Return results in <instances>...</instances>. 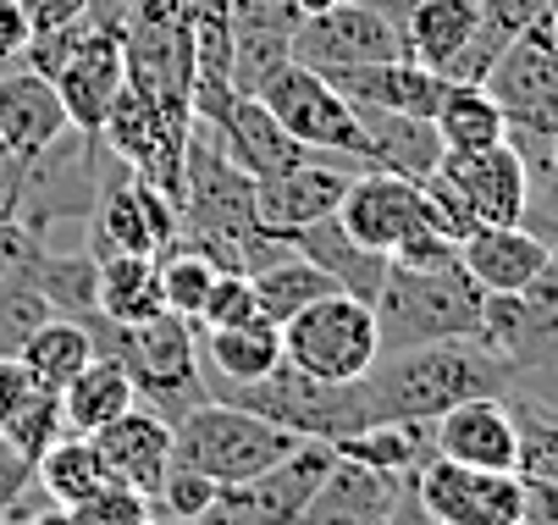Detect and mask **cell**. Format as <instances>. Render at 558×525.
<instances>
[{
    "mask_svg": "<svg viewBox=\"0 0 558 525\" xmlns=\"http://www.w3.org/2000/svg\"><path fill=\"white\" fill-rule=\"evenodd\" d=\"M28 487H34V460H23L12 442H0V514H7Z\"/></svg>",
    "mask_w": 558,
    "mask_h": 525,
    "instance_id": "7dc6e473",
    "label": "cell"
},
{
    "mask_svg": "<svg viewBox=\"0 0 558 525\" xmlns=\"http://www.w3.org/2000/svg\"><path fill=\"white\" fill-rule=\"evenodd\" d=\"M167 310L155 255H106L100 260V316L117 327H144Z\"/></svg>",
    "mask_w": 558,
    "mask_h": 525,
    "instance_id": "1f68e13d",
    "label": "cell"
},
{
    "mask_svg": "<svg viewBox=\"0 0 558 525\" xmlns=\"http://www.w3.org/2000/svg\"><path fill=\"white\" fill-rule=\"evenodd\" d=\"M482 89L493 95V106L504 111L509 127H525V133H553L558 127V45H553L547 12L536 23H525L493 56Z\"/></svg>",
    "mask_w": 558,
    "mask_h": 525,
    "instance_id": "30bf717a",
    "label": "cell"
},
{
    "mask_svg": "<svg viewBox=\"0 0 558 525\" xmlns=\"http://www.w3.org/2000/svg\"><path fill=\"white\" fill-rule=\"evenodd\" d=\"M255 305H260V316L271 321V327H282V321H293L304 305H315L322 293H332L338 282L315 266V260H304L299 249H288L282 260H271V266H260L255 277Z\"/></svg>",
    "mask_w": 558,
    "mask_h": 525,
    "instance_id": "8d00e7d4",
    "label": "cell"
},
{
    "mask_svg": "<svg viewBox=\"0 0 558 525\" xmlns=\"http://www.w3.org/2000/svg\"><path fill=\"white\" fill-rule=\"evenodd\" d=\"M194 117L210 127L216 149L244 172V178H271V172H288L299 167L310 149L293 144L282 133V122L260 106V95H238L232 84H216V89H194Z\"/></svg>",
    "mask_w": 558,
    "mask_h": 525,
    "instance_id": "8fae6325",
    "label": "cell"
},
{
    "mask_svg": "<svg viewBox=\"0 0 558 525\" xmlns=\"http://www.w3.org/2000/svg\"><path fill=\"white\" fill-rule=\"evenodd\" d=\"M89 359H95L89 327H84V321H66V316H50V321L23 343V354H17V365L28 370L45 393H61Z\"/></svg>",
    "mask_w": 558,
    "mask_h": 525,
    "instance_id": "836d02e7",
    "label": "cell"
},
{
    "mask_svg": "<svg viewBox=\"0 0 558 525\" xmlns=\"http://www.w3.org/2000/svg\"><path fill=\"white\" fill-rule=\"evenodd\" d=\"M338 221L343 233L376 255H392L404 239H415L421 228H432V210H426V194L421 183L410 178H392V172H354L343 199H338Z\"/></svg>",
    "mask_w": 558,
    "mask_h": 525,
    "instance_id": "9a60e30c",
    "label": "cell"
},
{
    "mask_svg": "<svg viewBox=\"0 0 558 525\" xmlns=\"http://www.w3.org/2000/svg\"><path fill=\"white\" fill-rule=\"evenodd\" d=\"M547 260V244L520 228V221H509V228H475L459 239V266L475 277V288L482 293H520Z\"/></svg>",
    "mask_w": 558,
    "mask_h": 525,
    "instance_id": "484cf974",
    "label": "cell"
},
{
    "mask_svg": "<svg viewBox=\"0 0 558 525\" xmlns=\"http://www.w3.org/2000/svg\"><path fill=\"white\" fill-rule=\"evenodd\" d=\"M189 133H194V111H167V106H155L144 100L138 89L122 84V95L111 100L106 122H100V144L111 149V156L155 183V188H167L178 199L183 188V149H189Z\"/></svg>",
    "mask_w": 558,
    "mask_h": 525,
    "instance_id": "9c48e42d",
    "label": "cell"
},
{
    "mask_svg": "<svg viewBox=\"0 0 558 525\" xmlns=\"http://www.w3.org/2000/svg\"><path fill=\"white\" fill-rule=\"evenodd\" d=\"M360 127H365V167L371 172H392V178H432L442 167V138L432 127V117H404V111H371L354 106Z\"/></svg>",
    "mask_w": 558,
    "mask_h": 525,
    "instance_id": "cb8c5ba5",
    "label": "cell"
},
{
    "mask_svg": "<svg viewBox=\"0 0 558 525\" xmlns=\"http://www.w3.org/2000/svg\"><path fill=\"white\" fill-rule=\"evenodd\" d=\"M432 442L437 460L453 465H475V471H514V404L509 393H487V399H464L453 410H442L432 420Z\"/></svg>",
    "mask_w": 558,
    "mask_h": 525,
    "instance_id": "ac0fdd59",
    "label": "cell"
},
{
    "mask_svg": "<svg viewBox=\"0 0 558 525\" xmlns=\"http://www.w3.org/2000/svg\"><path fill=\"white\" fill-rule=\"evenodd\" d=\"M23 178H28V156L0 149V221H17V210H23Z\"/></svg>",
    "mask_w": 558,
    "mask_h": 525,
    "instance_id": "681fc988",
    "label": "cell"
},
{
    "mask_svg": "<svg viewBox=\"0 0 558 525\" xmlns=\"http://www.w3.org/2000/svg\"><path fill=\"white\" fill-rule=\"evenodd\" d=\"M56 310L45 305V293L34 282H12V288H0V359H17L23 343L50 321Z\"/></svg>",
    "mask_w": 558,
    "mask_h": 525,
    "instance_id": "ab89813d",
    "label": "cell"
},
{
    "mask_svg": "<svg viewBox=\"0 0 558 525\" xmlns=\"http://www.w3.org/2000/svg\"><path fill=\"white\" fill-rule=\"evenodd\" d=\"M72 514L84 520V525H144V520H149V503H144L138 492H128V487L106 481L89 503H77Z\"/></svg>",
    "mask_w": 558,
    "mask_h": 525,
    "instance_id": "7bdbcfd3",
    "label": "cell"
},
{
    "mask_svg": "<svg viewBox=\"0 0 558 525\" xmlns=\"http://www.w3.org/2000/svg\"><path fill=\"white\" fill-rule=\"evenodd\" d=\"M34 476H39L45 498H50V503H66V509L89 503V498L111 481L95 437H84V431H61L45 454L34 460Z\"/></svg>",
    "mask_w": 558,
    "mask_h": 525,
    "instance_id": "d6a6232c",
    "label": "cell"
},
{
    "mask_svg": "<svg viewBox=\"0 0 558 525\" xmlns=\"http://www.w3.org/2000/svg\"><path fill=\"white\" fill-rule=\"evenodd\" d=\"M354 172H365V167L338 161V156H304L299 167L271 172V178L255 183V221H260L266 233H282L288 239V233L310 228V221L332 216Z\"/></svg>",
    "mask_w": 558,
    "mask_h": 525,
    "instance_id": "2e32d148",
    "label": "cell"
},
{
    "mask_svg": "<svg viewBox=\"0 0 558 525\" xmlns=\"http://www.w3.org/2000/svg\"><path fill=\"white\" fill-rule=\"evenodd\" d=\"M61 431H66V420H61V393H45V388H39V393L23 404V415L0 431V442H12L23 460H39Z\"/></svg>",
    "mask_w": 558,
    "mask_h": 525,
    "instance_id": "60d3db41",
    "label": "cell"
},
{
    "mask_svg": "<svg viewBox=\"0 0 558 525\" xmlns=\"http://www.w3.org/2000/svg\"><path fill=\"white\" fill-rule=\"evenodd\" d=\"M525 487V525H558V481H520Z\"/></svg>",
    "mask_w": 558,
    "mask_h": 525,
    "instance_id": "f907efd6",
    "label": "cell"
},
{
    "mask_svg": "<svg viewBox=\"0 0 558 525\" xmlns=\"http://www.w3.org/2000/svg\"><path fill=\"white\" fill-rule=\"evenodd\" d=\"M387 525H442L421 498H415V487H410V476H404V487H398V498H392V514H387Z\"/></svg>",
    "mask_w": 558,
    "mask_h": 525,
    "instance_id": "816d5d0a",
    "label": "cell"
},
{
    "mask_svg": "<svg viewBox=\"0 0 558 525\" xmlns=\"http://www.w3.org/2000/svg\"><path fill=\"white\" fill-rule=\"evenodd\" d=\"M28 39H34V28H28L23 7H17V0H0V66H12V61H23Z\"/></svg>",
    "mask_w": 558,
    "mask_h": 525,
    "instance_id": "c3c4849f",
    "label": "cell"
},
{
    "mask_svg": "<svg viewBox=\"0 0 558 525\" xmlns=\"http://www.w3.org/2000/svg\"><path fill=\"white\" fill-rule=\"evenodd\" d=\"M304 437L260 420L255 410H238L227 399H205L189 415L172 420V465L210 476L216 487L250 481L271 465H282Z\"/></svg>",
    "mask_w": 558,
    "mask_h": 525,
    "instance_id": "277c9868",
    "label": "cell"
},
{
    "mask_svg": "<svg viewBox=\"0 0 558 525\" xmlns=\"http://www.w3.org/2000/svg\"><path fill=\"white\" fill-rule=\"evenodd\" d=\"M514 149H520V161H525V216H520V228H531L542 244L558 239V127L553 133H525V127H509L504 133Z\"/></svg>",
    "mask_w": 558,
    "mask_h": 525,
    "instance_id": "d590c367",
    "label": "cell"
},
{
    "mask_svg": "<svg viewBox=\"0 0 558 525\" xmlns=\"http://www.w3.org/2000/svg\"><path fill=\"white\" fill-rule=\"evenodd\" d=\"M349 106H371V111H404V117H437L448 78H437L432 66L410 61V56H387L371 66H349L327 78Z\"/></svg>",
    "mask_w": 558,
    "mask_h": 525,
    "instance_id": "44dd1931",
    "label": "cell"
},
{
    "mask_svg": "<svg viewBox=\"0 0 558 525\" xmlns=\"http://www.w3.org/2000/svg\"><path fill=\"white\" fill-rule=\"evenodd\" d=\"M28 282L45 293V305L66 321H89L100 316V260L89 249H56L45 244Z\"/></svg>",
    "mask_w": 558,
    "mask_h": 525,
    "instance_id": "4dcf8cb0",
    "label": "cell"
},
{
    "mask_svg": "<svg viewBox=\"0 0 558 525\" xmlns=\"http://www.w3.org/2000/svg\"><path fill=\"white\" fill-rule=\"evenodd\" d=\"M282 359L299 365L315 382H360L381 359L376 310L343 288L322 293L293 321H282Z\"/></svg>",
    "mask_w": 558,
    "mask_h": 525,
    "instance_id": "52a82bcc",
    "label": "cell"
},
{
    "mask_svg": "<svg viewBox=\"0 0 558 525\" xmlns=\"http://www.w3.org/2000/svg\"><path fill=\"white\" fill-rule=\"evenodd\" d=\"M482 298L487 293L475 288V277L459 260L432 266V271L387 260L381 293L371 298L376 332H381V354L415 349V343H453V338L475 343V327H482Z\"/></svg>",
    "mask_w": 558,
    "mask_h": 525,
    "instance_id": "3957f363",
    "label": "cell"
},
{
    "mask_svg": "<svg viewBox=\"0 0 558 525\" xmlns=\"http://www.w3.org/2000/svg\"><path fill=\"white\" fill-rule=\"evenodd\" d=\"M475 34H482V7L475 0H415L410 17L398 23L404 56L432 66L437 78H448L459 66V56L475 45Z\"/></svg>",
    "mask_w": 558,
    "mask_h": 525,
    "instance_id": "d4e9b609",
    "label": "cell"
},
{
    "mask_svg": "<svg viewBox=\"0 0 558 525\" xmlns=\"http://www.w3.org/2000/svg\"><path fill=\"white\" fill-rule=\"evenodd\" d=\"M28 525H84V520H77L66 503H39V514H34Z\"/></svg>",
    "mask_w": 558,
    "mask_h": 525,
    "instance_id": "db71d44e",
    "label": "cell"
},
{
    "mask_svg": "<svg viewBox=\"0 0 558 525\" xmlns=\"http://www.w3.org/2000/svg\"><path fill=\"white\" fill-rule=\"evenodd\" d=\"M387 56H404L398 28L387 17H376L371 7H360V0H338L332 12L293 23V61L310 66V72H322V78L349 72V66L387 61Z\"/></svg>",
    "mask_w": 558,
    "mask_h": 525,
    "instance_id": "5bb4252c",
    "label": "cell"
},
{
    "mask_svg": "<svg viewBox=\"0 0 558 525\" xmlns=\"http://www.w3.org/2000/svg\"><path fill=\"white\" fill-rule=\"evenodd\" d=\"M459 199L470 205L475 228H509V221L525 216V161L520 149L504 138V144H487V149H464V156H442L437 167Z\"/></svg>",
    "mask_w": 558,
    "mask_h": 525,
    "instance_id": "e0dca14e",
    "label": "cell"
},
{
    "mask_svg": "<svg viewBox=\"0 0 558 525\" xmlns=\"http://www.w3.org/2000/svg\"><path fill=\"white\" fill-rule=\"evenodd\" d=\"M437 138H442V156H464V149H487V144H504L509 122L504 111L493 106V95L482 84H448L437 117H432Z\"/></svg>",
    "mask_w": 558,
    "mask_h": 525,
    "instance_id": "e575fe53",
    "label": "cell"
},
{
    "mask_svg": "<svg viewBox=\"0 0 558 525\" xmlns=\"http://www.w3.org/2000/svg\"><path fill=\"white\" fill-rule=\"evenodd\" d=\"M61 133H66V111H61V95L50 89L45 72H34L23 61L12 72H0V149L39 156Z\"/></svg>",
    "mask_w": 558,
    "mask_h": 525,
    "instance_id": "603a6c76",
    "label": "cell"
},
{
    "mask_svg": "<svg viewBox=\"0 0 558 525\" xmlns=\"http://www.w3.org/2000/svg\"><path fill=\"white\" fill-rule=\"evenodd\" d=\"M360 7H371L376 17H387V23L398 28V23H404V17H410V7H415V0H360Z\"/></svg>",
    "mask_w": 558,
    "mask_h": 525,
    "instance_id": "f5cc1de1",
    "label": "cell"
},
{
    "mask_svg": "<svg viewBox=\"0 0 558 525\" xmlns=\"http://www.w3.org/2000/svg\"><path fill=\"white\" fill-rule=\"evenodd\" d=\"M338 0H288V12L293 17H322V12H332Z\"/></svg>",
    "mask_w": 558,
    "mask_h": 525,
    "instance_id": "11a10c76",
    "label": "cell"
},
{
    "mask_svg": "<svg viewBox=\"0 0 558 525\" xmlns=\"http://www.w3.org/2000/svg\"><path fill=\"white\" fill-rule=\"evenodd\" d=\"M122 84L167 111H194V34L183 0H122Z\"/></svg>",
    "mask_w": 558,
    "mask_h": 525,
    "instance_id": "5b68a950",
    "label": "cell"
},
{
    "mask_svg": "<svg viewBox=\"0 0 558 525\" xmlns=\"http://www.w3.org/2000/svg\"><path fill=\"white\" fill-rule=\"evenodd\" d=\"M34 393H39V382L28 377V370H23L17 359H0V431L23 415V404H28Z\"/></svg>",
    "mask_w": 558,
    "mask_h": 525,
    "instance_id": "f6af8a7d",
    "label": "cell"
},
{
    "mask_svg": "<svg viewBox=\"0 0 558 525\" xmlns=\"http://www.w3.org/2000/svg\"><path fill=\"white\" fill-rule=\"evenodd\" d=\"M23 7V17H28V28L34 34H50V28H66V23H77L95 0H17Z\"/></svg>",
    "mask_w": 558,
    "mask_h": 525,
    "instance_id": "bcb514c9",
    "label": "cell"
},
{
    "mask_svg": "<svg viewBox=\"0 0 558 525\" xmlns=\"http://www.w3.org/2000/svg\"><path fill=\"white\" fill-rule=\"evenodd\" d=\"M199 365H210L205 393L260 382L266 370L282 365V327H271L266 316L238 321V327H210V332L199 338Z\"/></svg>",
    "mask_w": 558,
    "mask_h": 525,
    "instance_id": "4316f807",
    "label": "cell"
},
{
    "mask_svg": "<svg viewBox=\"0 0 558 525\" xmlns=\"http://www.w3.org/2000/svg\"><path fill=\"white\" fill-rule=\"evenodd\" d=\"M89 437H95L100 460H106V476L149 503L155 487H161V476H167V465H172V420L155 415L149 404H133L128 415L106 420Z\"/></svg>",
    "mask_w": 558,
    "mask_h": 525,
    "instance_id": "d6986e66",
    "label": "cell"
},
{
    "mask_svg": "<svg viewBox=\"0 0 558 525\" xmlns=\"http://www.w3.org/2000/svg\"><path fill=\"white\" fill-rule=\"evenodd\" d=\"M288 244L304 255V260H315L322 266L343 293H354V298H371L381 293V277H387V255H376V249H365V244H354L349 233H343V221H338V210L332 216H322V221H310V228H299V233H288Z\"/></svg>",
    "mask_w": 558,
    "mask_h": 525,
    "instance_id": "83f0119b",
    "label": "cell"
},
{
    "mask_svg": "<svg viewBox=\"0 0 558 525\" xmlns=\"http://www.w3.org/2000/svg\"><path fill=\"white\" fill-rule=\"evenodd\" d=\"M547 28H553V45H558V0H547Z\"/></svg>",
    "mask_w": 558,
    "mask_h": 525,
    "instance_id": "9f6ffc18",
    "label": "cell"
},
{
    "mask_svg": "<svg viewBox=\"0 0 558 525\" xmlns=\"http://www.w3.org/2000/svg\"><path fill=\"white\" fill-rule=\"evenodd\" d=\"M39 249H45V239L34 228H23V221H0V288L28 282Z\"/></svg>",
    "mask_w": 558,
    "mask_h": 525,
    "instance_id": "ee69618b",
    "label": "cell"
},
{
    "mask_svg": "<svg viewBox=\"0 0 558 525\" xmlns=\"http://www.w3.org/2000/svg\"><path fill=\"white\" fill-rule=\"evenodd\" d=\"M410 487L442 525H525V487L514 471H475L432 454Z\"/></svg>",
    "mask_w": 558,
    "mask_h": 525,
    "instance_id": "4fadbf2b",
    "label": "cell"
},
{
    "mask_svg": "<svg viewBox=\"0 0 558 525\" xmlns=\"http://www.w3.org/2000/svg\"><path fill=\"white\" fill-rule=\"evenodd\" d=\"M260 305H255V282L244 271H216L210 293H205V305H199V332L210 327H238V321H255Z\"/></svg>",
    "mask_w": 558,
    "mask_h": 525,
    "instance_id": "b9f144b4",
    "label": "cell"
},
{
    "mask_svg": "<svg viewBox=\"0 0 558 525\" xmlns=\"http://www.w3.org/2000/svg\"><path fill=\"white\" fill-rule=\"evenodd\" d=\"M398 487H404V476H387V471H371V465L338 454L332 471L322 476V487L310 492L299 525H387Z\"/></svg>",
    "mask_w": 558,
    "mask_h": 525,
    "instance_id": "7402d4cb",
    "label": "cell"
},
{
    "mask_svg": "<svg viewBox=\"0 0 558 525\" xmlns=\"http://www.w3.org/2000/svg\"><path fill=\"white\" fill-rule=\"evenodd\" d=\"M89 338H95V354H111L133 388H138V404H149L155 415H189L194 404H205V365H199V343H194V321L178 316V310H161L144 327H117L106 316H89L84 321Z\"/></svg>",
    "mask_w": 558,
    "mask_h": 525,
    "instance_id": "7a4b0ae2",
    "label": "cell"
},
{
    "mask_svg": "<svg viewBox=\"0 0 558 525\" xmlns=\"http://www.w3.org/2000/svg\"><path fill=\"white\" fill-rule=\"evenodd\" d=\"M210 399H227L238 410H255L260 420L293 431V437H315V442H338L360 426H371L365 415V382H315L299 365H277L260 382L244 388H216Z\"/></svg>",
    "mask_w": 558,
    "mask_h": 525,
    "instance_id": "8992f818",
    "label": "cell"
},
{
    "mask_svg": "<svg viewBox=\"0 0 558 525\" xmlns=\"http://www.w3.org/2000/svg\"><path fill=\"white\" fill-rule=\"evenodd\" d=\"M332 448H338L343 460H360V465L387 471V476H415L437 454L432 420H371V426L338 437Z\"/></svg>",
    "mask_w": 558,
    "mask_h": 525,
    "instance_id": "f546056e",
    "label": "cell"
},
{
    "mask_svg": "<svg viewBox=\"0 0 558 525\" xmlns=\"http://www.w3.org/2000/svg\"><path fill=\"white\" fill-rule=\"evenodd\" d=\"M293 12L288 0H232V56L227 84L238 95H255L282 61H293Z\"/></svg>",
    "mask_w": 558,
    "mask_h": 525,
    "instance_id": "ffe728a7",
    "label": "cell"
},
{
    "mask_svg": "<svg viewBox=\"0 0 558 525\" xmlns=\"http://www.w3.org/2000/svg\"><path fill=\"white\" fill-rule=\"evenodd\" d=\"M144 525H149V520H144Z\"/></svg>",
    "mask_w": 558,
    "mask_h": 525,
    "instance_id": "6f0895ef",
    "label": "cell"
},
{
    "mask_svg": "<svg viewBox=\"0 0 558 525\" xmlns=\"http://www.w3.org/2000/svg\"><path fill=\"white\" fill-rule=\"evenodd\" d=\"M138 404V388H133V377L111 359V354H95L77 377L61 388V420H66V431H100L106 420H117V415H128Z\"/></svg>",
    "mask_w": 558,
    "mask_h": 525,
    "instance_id": "f1b7e54d",
    "label": "cell"
},
{
    "mask_svg": "<svg viewBox=\"0 0 558 525\" xmlns=\"http://www.w3.org/2000/svg\"><path fill=\"white\" fill-rule=\"evenodd\" d=\"M365 415L371 420H437L442 410L487 393H514V365L487 354L482 343H415L392 349L365 370Z\"/></svg>",
    "mask_w": 558,
    "mask_h": 525,
    "instance_id": "6da1fadb",
    "label": "cell"
},
{
    "mask_svg": "<svg viewBox=\"0 0 558 525\" xmlns=\"http://www.w3.org/2000/svg\"><path fill=\"white\" fill-rule=\"evenodd\" d=\"M155 266H161V298H167V310L199 321V305H205V293L216 282V260L178 239V244H167L161 255H155Z\"/></svg>",
    "mask_w": 558,
    "mask_h": 525,
    "instance_id": "f35d334b",
    "label": "cell"
},
{
    "mask_svg": "<svg viewBox=\"0 0 558 525\" xmlns=\"http://www.w3.org/2000/svg\"><path fill=\"white\" fill-rule=\"evenodd\" d=\"M514 404V476L520 481H558V415L525 393H509Z\"/></svg>",
    "mask_w": 558,
    "mask_h": 525,
    "instance_id": "74e56055",
    "label": "cell"
},
{
    "mask_svg": "<svg viewBox=\"0 0 558 525\" xmlns=\"http://www.w3.org/2000/svg\"><path fill=\"white\" fill-rule=\"evenodd\" d=\"M178 244V199L133 172L100 188L89 221H84V249L95 260L106 255H161Z\"/></svg>",
    "mask_w": 558,
    "mask_h": 525,
    "instance_id": "7c38bea8",
    "label": "cell"
},
{
    "mask_svg": "<svg viewBox=\"0 0 558 525\" xmlns=\"http://www.w3.org/2000/svg\"><path fill=\"white\" fill-rule=\"evenodd\" d=\"M260 106L282 122V133L293 144H304L310 156H338V161H354L365 167V127H360V111L299 61H282L271 78L255 89Z\"/></svg>",
    "mask_w": 558,
    "mask_h": 525,
    "instance_id": "ba28073f",
    "label": "cell"
}]
</instances>
